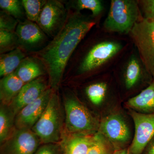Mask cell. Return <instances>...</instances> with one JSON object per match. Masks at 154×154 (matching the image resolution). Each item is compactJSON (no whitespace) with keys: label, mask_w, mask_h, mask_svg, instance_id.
Masks as SVG:
<instances>
[{"label":"cell","mask_w":154,"mask_h":154,"mask_svg":"<svg viewBox=\"0 0 154 154\" xmlns=\"http://www.w3.org/2000/svg\"><path fill=\"white\" fill-rule=\"evenodd\" d=\"M100 27L92 15L69 12L63 27L51 41L38 53L49 76L50 88L56 91L72 54L94 26Z\"/></svg>","instance_id":"6da1fadb"},{"label":"cell","mask_w":154,"mask_h":154,"mask_svg":"<svg viewBox=\"0 0 154 154\" xmlns=\"http://www.w3.org/2000/svg\"><path fill=\"white\" fill-rule=\"evenodd\" d=\"M132 45L128 36L110 33L98 27L83 48L77 63L76 75L85 79L113 71Z\"/></svg>","instance_id":"7a4b0ae2"},{"label":"cell","mask_w":154,"mask_h":154,"mask_svg":"<svg viewBox=\"0 0 154 154\" xmlns=\"http://www.w3.org/2000/svg\"><path fill=\"white\" fill-rule=\"evenodd\" d=\"M112 72L123 103L147 88L154 79L133 45Z\"/></svg>","instance_id":"3957f363"},{"label":"cell","mask_w":154,"mask_h":154,"mask_svg":"<svg viewBox=\"0 0 154 154\" xmlns=\"http://www.w3.org/2000/svg\"><path fill=\"white\" fill-rule=\"evenodd\" d=\"M83 87V95L96 109L95 113L102 118L122 106V100L113 72L95 76Z\"/></svg>","instance_id":"277c9868"},{"label":"cell","mask_w":154,"mask_h":154,"mask_svg":"<svg viewBox=\"0 0 154 154\" xmlns=\"http://www.w3.org/2000/svg\"><path fill=\"white\" fill-rule=\"evenodd\" d=\"M66 114L64 131L69 134L93 135L99 131L100 118L72 92L64 99Z\"/></svg>","instance_id":"5b68a950"},{"label":"cell","mask_w":154,"mask_h":154,"mask_svg":"<svg viewBox=\"0 0 154 154\" xmlns=\"http://www.w3.org/2000/svg\"><path fill=\"white\" fill-rule=\"evenodd\" d=\"M98 132L112 144L115 150L126 148L133 140V120L122 106L101 118Z\"/></svg>","instance_id":"8992f818"},{"label":"cell","mask_w":154,"mask_h":154,"mask_svg":"<svg viewBox=\"0 0 154 154\" xmlns=\"http://www.w3.org/2000/svg\"><path fill=\"white\" fill-rule=\"evenodd\" d=\"M141 17L137 0H111L101 27L107 32L128 36Z\"/></svg>","instance_id":"52a82bcc"},{"label":"cell","mask_w":154,"mask_h":154,"mask_svg":"<svg viewBox=\"0 0 154 154\" xmlns=\"http://www.w3.org/2000/svg\"><path fill=\"white\" fill-rule=\"evenodd\" d=\"M60 99L54 91L46 109L32 128L41 143H59L64 130L63 116Z\"/></svg>","instance_id":"ba28073f"},{"label":"cell","mask_w":154,"mask_h":154,"mask_svg":"<svg viewBox=\"0 0 154 154\" xmlns=\"http://www.w3.org/2000/svg\"><path fill=\"white\" fill-rule=\"evenodd\" d=\"M128 36L154 79V20L141 17Z\"/></svg>","instance_id":"9c48e42d"},{"label":"cell","mask_w":154,"mask_h":154,"mask_svg":"<svg viewBox=\"0 0 154 154\" xmlns=\"http://www.w3.org/2000/svg\"><path fill=\"white\" fill-rule=\"evenodd\" d=\"M126 110L133 120L134 126L133 140L128 147L129 154H142L154 137V113L144 114Z\"/></svg>","instance_id":"30bf717a"},{"label":"cell","mask_w":154,"mask_h":154,"mask_svg":"<svg viewBox=\"0 0 154 154\" xmlns=\"http://www.w3.org/2000/svg\"><path fill=\"white\" fill-rule=\"evenodd\" d=\"M68 14L61 2L49 0L43 7L36 23L45 34L54 38L63 27Z\"/></svg>","instance_id":"8fae6325"},{"label":"cell","mask_w":154,"mask_h":154,"mask_svg":"<svg viewBox=\"0 0 154 154\" xmlns=\"http://www.w3.org/2000/svg\"><path fill=\"white\" fill-rule=\"evenodd\" d=\"M42 143L31 129H17L1 144V154H33Z\"/></svg>","instance_id":"7c38bea8"},{"label":"cell","mask_w":154,"mask_h":154,"mask_svg":"<svg viewBox=\"0 0 154 154\" xmlns=\"http://www.w3.org/2000/svg\"><path fill=\"white\" fill-rule=\"evenodd\" d=\"M54 91L48 88L38 99L19 111L15 117L17 129H32L46 109Z\"/></svg>","instance_id":"4fadbf2b"},{"label":"cell","mask_w":154,"mask_h":154,"mask_svg":"<svg viewBox=\"0 0 154 154\" xmlns=\"http://www.w3.org/2000/svg\"><path fill=\"white\" fill-rule=\"evenodd\" d=\"M15 33L22 49H36L46 41V35L38 24L28 19L19 21Z\"/></svg>","instance_id":"5bb4252c"},{"label":"cell","mask_w":154,"mask_h":154,"mask_svg":"<svg viewBox=\"0 0 154 154\" xmlns=\"http://www.w3.org/2000/svg\"><path fill=\"white\" fill-rule=\"evenodd\" d=\"M48 88L46 82L41 77L26 83L9 105V108L17 115L22 108L38 99Z\"/></svg>","instance_id":"9a60e30c"},{"label":"cell","mask_w":154,"mask_h":154,"mask_svg":"<svg viewBox=\"0 0 154 154\" xmlns=\"http://www.w3.org/2000/svg\"><path fill=\"white\" fill-rule=\"evenodd\" d=\"M127 110L144 114L154 113V79L152 82L137 96L123 102Z\"/></svg>","instance_id":"2e32d148"},{"label":"cell","mask_w":154,"mask_h":154,"mask_svg":"<svg viewBox=\"0 0 154 154\" xmlns=\"http://www.w3.org/2000/svg\"><path fill=\"white\" fill-rule=\"evenodd\" d=\"M94 135L69 134L63 131L60 142L62 154H88Z\"/></svg>","instance_id":"e0dca14e"},{"label":"cell","mask_w":154,"mask_h":154,"mask_svg":"<svg viewBox=\"0 0 154 154\" xmlns=\"http://www.w3.org/2000/svg\"><path fill=\"white\" fill-rule=\"evenodd\" d=\"M25 85L14 72L3 77L0 81L1 104L9 106Z\"/></svg>","instance_id":"ac0fdd59"},{"label":"cell","mask_w":154,"mask_h":154,"mask_svg":"<svg viewBox=\"0 0 154 154\" xmlns=\"http://www.w3.org/2000/svg\"><path fill=\"white\" fill-rule=\"evenodd\" d=\"M14 72L25 84L41 77L44 74V70L37 61L25 57Z\"/></svg>","instance_id":"d6986e66"},{"label":"cell","mask_w":154,"mask_h":154,"mask_svg":"<svg viewBox=\"0 0 154 154\" xmlns=\"http://www.w3.org/2000/svg\"><path fill=\"white\" fill-rule=\"evenodd\" d=\"M25 55L20 47L6 53L1 54L0 76L4 77L15 72Z\"/></svg>","instance_id":"ffe728a7"},{"label":"cell","mask_w":154,"mask_h":154,"mask_svg":"<svg viewBox=\"0 0 154 154\" xmlns=\"http://www.w3.org/2000/svg\"><path fill=\"white\" fill-rule=\"evenodd\" d=\"M70 7L73 11L81 12L88 10L92 12V16L99 23L107 11L105 2L102 0H75L72 1Z\"/></svg>","instance_id":"44dd1931"},{"label":"cell","mask_w":154,"mask_h":154,"mask_svg":"<svg viewBox=\"0 0 154 154\" xmlns=\"http://www.w3.org/2000/svg\"><path fill=\"white\" fill-rule=\"evenodd\" d=\"M16 115L8 105L1 104L0 106V143L5 141L14 132L16 128Z\"/></svg>","instance_id":"7402d4cb"},{"label":"cell","mask_w":154,"mask_h":154,"mask_svg":"<svg viewBox=\"0 0 154 154\" xmlns=\"http://www.w3.org/2000/svg\"><path fill=\"white\" fill-rule=\"evenodd\" d=\"M115 150L112 144L98 131L93 135L88 154H113Z\"/></svg>","instance_id":"603a6c76"},{"label":"cell","mask_w":154,"mask_h":154,"mask_svg":"<svg viewBox=\"0 0 154 154\" xmlns=\"http://www.w3.org/2000/svg\"><path fill=\"white\" fill-rule=\"evenodd\" d=\"M22 1L27 19L36 23L47 1L22 0Z\"/></svg>","instance_id":"cb8c5ba5"},{"label":"cell","mask_w":154,"mask_h":154,"mask_svg":"<svg viewBox=\"0 0 154 154\" xmlns=\"http://www.w3.org/2000/svg\"><path fill=\"white\" fill-rule=\"evenodd\" d=\"M0 7L5 11L18 21L25 16V11L22 1L19 0H1Z\"/></svg>","instance_id":"d4e9b609"},{"label":"cell","mask_w":154,"mask_h":154,"mask_svg":"<svg viewBox=\"0 0 154 154\" xmlns=\"http://www.w3.org/2000/svg\"><path fill=\"white\" fill-rule=\"evenodd\" d=\"M19 46L18 37L15 32L0 30V53L10 52Z\"/></svg>","instance_id":"484cf974"},{"label":"cell","mask_w":154,"mask_h":154,"mask_svg":"<svg viewBox=\"0 0 154 154\" xmlns=\"http://www.w3.org/2000/svg\"><path fill=\"white\" fill-rule=\"evenodd\" d=\"M19 21L5 11H1L0 30L15 32Z\"/></svg>","instance_id":"4316f807"},{"label":"cell","mask_w":154,"mask_h":154,"mask_svg":"<svg viewBox=\"0 0 154 154\" xmlns=\"http://www.w3.org/2000/svg\"><path fill=\"white\" fill-rule=\"evenodd\" d=\"M137 2L142 17L154 20V0H137Z\"/></svg>","instance_id":"83f0119b"},{"label":"cell","mask_w":154,"mask_h":154,"mask_svg":"<svg viewBox=\"0 0 154 154\" xmlns=\"http://www.w3.org/2000/svg\"><path fill=\"white\" fill-rule=\"evenodd\" d=\"M33 154H62L61 146L60 143L43 144Z\"/></svg>","instance_id":"f1b7e54d"},{"label":"cell","mask_w":154,"mask_h":154,"mask_svg":"<svg viewBox=\"0 0 154 154\" xmlns=\"http://www.w3.org/2000/svg\"><path fill=\"white\" fill-rule=\"evenodd\" d=\"M142 154H154V137L148 144Z\"/></svg>","instance_id":"f546056e"},{"label":"cell","mask_w":154,"mask_h":154,"mask_svg":"<svg viewBox=\"0 0 154 154\" xmlns=\"http://www.w3.org/2000/svg\"><path fill=\"white\" fill-rule=\"evenodd\" d=\"M113 154H129L128 147L116 150Z\"/></svg>","instance_id":"4dcf8cb0"}]
</instances>
